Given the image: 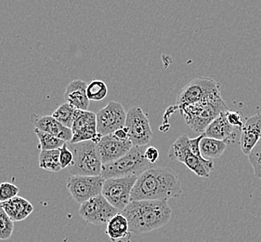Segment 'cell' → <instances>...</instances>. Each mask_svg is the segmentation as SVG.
I'll list each match as a JSON object with an SVG mask.
<instances>
[{
    "label": "cell",
    "mask_w": 261,
    "mask_h": 242,
    "mask_svg": "<svg viewBox=\"0 0 261 242\" xmlns=\"http://www.w3.org/2000/svg\"><path fill=\"white\" fill-rule=\"evenodd\" d=\"M226 148L227 144L224 142L204 135L200 142V152L203 158L206 160L212 161L215 158H220Z\"/></svg>",
    "instance_id": "cell-21"
},
{
    "label": "cell",
    "mask_w": 261,
    "mask_h": 242,
    "mask_svg": "<svg viewBox=\"0 0 261 242\" xmlns=\"http://www.w3.org/2000/svg\"><path fill=\"white\" fill-rule=\"evenodd\" d=\"M248 159L254 170L255 176L261 179V139L248 155Z\"/></svg>",
    "instance_id": "cell-27"
},
{
    "label": "cell",
    "mask_w": 261,
    "mask_h": 242,
    "mask_svg": "<svg viewBox=\"0 0 261 242\" xmlns=\"http://www.w3.org/2000/svg\"><path fill=\"white\" fill-rule=\"evenodd\" d=\"M71 130L73 132V138L70 142L71 143L87 141L98 143L102 137L97 132L96 114L90 111H77Z\"/></svg>",
    "instance_id": "cell-13"
},
{
    "label": "cell",
    "mask_w": 261,
    "mask_h": 242,
    "mask_svg": "<svg viewBox=\"0 0 261 242\" xmlns=\"http://www.w3.org/2000/svg\"><path fill=\"white\" fill-rule=\"evenodd\" d=\"M117 139H119L121 141H126V140H129V137H128V133L126 132L125 128H122L117 130L116 132L113 133Z\"/></svg>",
    "instance_id": "cell-32"
},
{
    "label": "cell",
    "mask_w": 261,
    "mask_h": 242,
    "mask_svg": "<svg viewBox=\"0 0 261 242\" xmlns=\"http://www.w3.org/2000/svg\"><path fill=\"white\" fill-rule=\"evenodd\" d=\"M133 147L130 140L121 141L114 134H109L101 137L97 143V152L103 165L122 158L126 153L129 152Z\"/></svg>",
    "instance_id": "cell-14"
},
{
    "label": "cell",
    "mask_w": 261,
    "mask_h": 242,
    "mask_svg": "<svg viewBox=\"0 0 261 242\" xmlns=\"http://www.w3.org/2000/svg\"><path fill=\"white\" fill-rule=\"evenodd\" d=\"M226 116H227V120L231 126L242 130V128L244 126V123H245V121L243 119L242 113L238 111L228 110L226 112Z\"/></svg>",
    "instance_id": "cell-30"
},
{
    "label": "cell",
    "mask_w": 261,
    "mask_h": 242,
    "mask_svg": "<svg viewBox=\"0 0 261 242\" xmlns=\"http://www.w3.org/2000/svg\"><path fill=\"white\" fill-rule=\"evenodd\" d=\"M144 155L147 160L153 165L159 158V150L154 147H147Z\"/></svg>",
    "instance_id": "cell-31"
},
{
    "label": "cell",
    "mask_w": 261,
    "mask_h": 242,
    "mask_svg": "<svg viewBox=\"0 0 261 242\" xmlns=\"http://www.w3.org/2000/svg\"><path fill=\"white\" fill-rule=\"evenodd\" d=\"M120 211L111 205L102 195L97 196L80 205L79 215L85 221L95 226L107 225Z\"/></svg>",
    "instance_id": "cell-11"
},
{
    "label": "cell",
    "mask_w": 261,
    "mask_h": 242,
    "mask_svg": "<svg viewBox=\"0 0 261 242\" xmlns=\"http://www.w3.org/2000/svg\"><path fill=\"white\" fill-rule=\"evenodd\" d=\"M121 213L127 219L133 235L161 228L172 218V209L166 200L131 201Z\"/></svg>",
    "instance_id": "cell-2"
},
{
    "label": "cell",
    "mask_w": 261,
    "mask_h": 242,
    "mask_svg": "<svg viewBox=\"0 0 261 242\" xmlns=\"http://www.w3.org/2000/svg\"><path fill=\"white\" fill-rule=\"evenodd\" d=\"M77 111V109L69 105L68 103H64L53 112V116L60 123H62L63 126L72 129Z\"/></svg>",
    "instance_id": "cell-23"
},
{
    "label": "cell",
    "mask_w": 261,
    "mask_h": 242,
    "mask_svg": "<svg viewBox=\"0 0 261 242\" xmlns=\"http://www.w3.org/2000/svg\"><path fill=\"white\" fill-rule=\"evenodd\" d=\"M261 139V113L246 118L241 130L240 148L248 156Z\"/></svg>",
    "instance_id": "cell-15"
},
{
    "label": "cell",
    "mask_w": 261,
    "mask_h": 242,
    "mask_svg": "<svg viewBox=\"0 0 261 242\" xmlns=\"http://www.w3.org/2000/svg\"><path fill=\"white\" fill-rule=\"evenodd\" d=\"M106 234L113 242L130 237L128 221L121 212L113 217L107 224Z\"/></svg>",
    "instance_id": "cell-20"
},
{
    "label": "cell",
    "mask_w": 261,
    "mask_h": 242,
    "mask_svg": "<svg viewBox=\"0 0 261 242\" xmlns=\"http://www.w3.org/2000/svg\"><path fill=\"white\" fill-rule=\"evenodd\" d=\"M221 86L215 79L200 77L190 81L178 92L176 107L214 100L221 97Z\"/></svg>",
    "instance_id": "cell-6"
},
{
    "label": "cell",
    "mask_w": 261,
    "mask_h": 242,
    "mask_svg": "<svg viewBox=\"0 0 261 242\" xmlns=\"http://www.w3.org/2000/svg\"><path fill=\"white\" fill-rule=\"evenodd\" d=\"M68 148L73 153V163L68 168L72 175L100 176L102 162L97 152V143L92 141L71 143Z\"/></svg>",
    "instance_id": "cell-5"
},
{
    "label": "cell",
    "mask_w": 261,
    "mask_h": 242,
    "mask_svg": "<svg viewBox=\"0 0 261 242\" xmlns=\"http://www.w3.org/2000/svg\"><path fill=\"white\" fill-rule=\"evenodd\" d=\"M14 230V222L6 213L0 205V240L11 238Z\"/></svg>",
    "instance_id": "cell-26"
},
{
    "label": "cell",
    "mask_w": 261,
    "mask_h": 242,
    "mask_svg": "<svg viewBox=\"0 0 261 242\" xmlns=\"http://www.w3.org/2000/svg\"><path fill=\"white\" fill-rule=\"evenodd\" d=\"M73 153L69 149L67 142H65L63 148H61V154H60V164H61L62 170L69 168L73 163Z\"/></svg>",
    "instance_id": "cell-29"
},
{
    "label": "cell",
    "mask_w": 261,
    "mask_h": 242,
    "mask_svg": "<svg viewBox=\"0 0 261 242\" xmlns=\"http://www.w3.org/2000/svg\"><path fill=\"white\" fill-rule=\"evenodd\" d=\"M60 154L61 148L50 151H41L38 156L39 168L53 173L61 172L62 167L60 164Z\"/></svg>",
    "instance_id": "cell-22"
},
{
    "label": "cell",
    "mask_w": 261,
    "mask_h": 242,
    "mask_svg": "<svg viewBox=\"0 0 261 242\" xmlns=\"http://www.w3.org/2000/svg\"><path fill=\"white\" fill-rule=\"evenodd\" d=\"M20 188L11 183L0 184V203L11 200L18 196Z\"/></svg>",
    "instance_id": "cell-28"
},
{
    "label": "cell",
    "mask_w": 261,
    "mask_h": 242,
    "mask_svg": "<svg viewBox=\"0 0 261 242\" xmlns=\"http://www.w3.org/2000/svg\"><path fill=\"white\" fill-rule=\"evenodd\" d=\"M182 194L178 175L170 168L151 167L138 176L131 192V201L167 200Z\"/></svg>",
    "instance_id": "cell-1"
},
{
    "label": "cell",
    "mask_w": 261,
    "mask_h": 242,
    "mask_svg": "<svg viewBox=\"0 0 261 242\" xmlns=\"http://www.w3.org/2000/svg\"><path fill=\"white\" fill-rule=\"evenodd\" d=\"M105 180L101 176L72 175L66 183L73 200L80 205L86 201L101 195Z\"/></svg>",
    "instance_id": "cell-10"
},
{
    "label": "cell",
    "mask_w": 261,
    "mask_h": 242,
    "mask_svg": "<svg viewBox=\"0 0 261 242\" xmlns=\"http://www.w3.org/2000/svg\"><path fill=\"white\" fill-rule=\"evenodd\" d=\"M147 147H133L122 158L110 163L103 164L100 176L105 180L127 176H140L152 167L145 158Z\"/></svg>",
    "instance_id": "cell-4"
},
{
    "label": "cell",
    "mask_w": 261,
    "mask_h": 242,
    "mask_svg": "<svg viewBox=\"0 0 261 242\" xmlns=\"http://www.w3.org/2000/svg\"><path fill=\"white\" fill-rule=\"evenodd\" d=\"M187 134H183L174 142L168 151L170 160H178L190 168L193 174L202 178H208L214 163L211 160L201 159L196 157L191 150Z\"/></svg>",
    "instance_id": "cell-7"
},
{
    "label": "cell",
    "mask_w": 261,
    "mask_h": 242,
    "mask_svg": "<svg viewBox=\"0 0 261 242\" xmlns=\"http://www.w3.org/2000/svg\"><path fill=\"white\" fill-rule=\"evenodd\" d=\"M34 132L38 138V141H39L38 148L41 151H50V150L60 149V148H63V144L66 142H64L63 140L59 139L57 137L48 134L47 132H41L37 129H35Z\"/></svg>",
    "instance_id": "cell-24"
},
{
    "label": "cell",
    "mask_w": 261,
    "mask_h": 242,
    "mask_svg": "<svg viewBox=\"0 0 261 242\" xmlns=\"http://www.w3.org/2000/svg\"><path fill=\"white\" fill-rule=\"evenodd\" d=\"M174 110L178 109L184 120L193 131L203 134L209 124L220 116L222 112L229 110L222 97L214 100L202 102L193 105L173 107Z\"/></svg>",
    "instance_id": "cell-3"
},
{
    "label": "cell",
    "mask_w": 261,
    "mask_h": 242,
    "mask_svg": "<svg viewBox=\"0 0 261 242\" xmlns=\"http://www.w3.org/2000/svg\"><path fill=\"white\" fill-rule=\"evenodd\" d=\"M0 205L14 223L27 219L34 211V206L31 202L19 196L0 203Z\"/></svg>",
    "instance_id": "cell-19"
},
{
    "label": "cell",
    "mask_w": 261,
    "mask_h": 242,
    "mask_svg": "<svg viewBox=\"0 0 261 242\" xmlns=\"http://www.w3.org/2000/svg\"><path fill=\"white\" fill-rule=\"evenodd\" d=\"M126 112L122 104L111 101L96 114L97 132L101 136L113 134L125 127Z\"/></svg>",
    "instance_id": "cell-12"
},
{
    "label": "cell",
    "mask_w": 261,
    "mask_h": 242,
    "mask_svg": "<svg viewBox=\"0 0 261 242\" xmlns=\"http://www.w3.org/2000/svg\"><path fill=\"white\" fill-rule=\"evenodd\" d=\"M226 112H222L220 116H217L205 129L203 134L205 137L222 141L228 146L235 142L236 133L234 128L227 120Z\"/></svg>",
    "instance_id": "cell-17"
},
{
    "label": "cell",
    "mask_w": 261,
    "mask_h": 242,
    "mask_svg": "<svg viewBox=\"0 0 261 242\" xmlns=\"http://www.w3.org/2000/svg\"><path fill=\"white\" fill-rule=\"evenodd\" d=\"M125 130L134 147H147L152 138L151 124L141 107L133 106L126 112Z\"/></svg>",
    "instance_id": "cell-9"
},
{
    "label": "cell",
    "mask_w": 261,
    "mask_h": 242,
    "mask_svg": "<svg viewBox=\"0 0 261 242\" xmlns=\"http://www.w3.org/2000/svg\"><path fill=\"white\" fill-rule=\"evenodd\" d=\"M87 88L88 83L83 80L76 79L70 82L63 95L65 103L77 110L88 111L90 101L87 95Z\"/></svg>",
    "instance_id": "cell-18"
},
{
    "label": "cell",
    "mask_w": 261,
    "mask_h": 242,
    "mask_svg": "<svg viewBox=\"0 0 261 242\" xmlns=\"http://www.w3.org/2000/svg\"><path fill=\"white\" fill-rule=\"evenodd\" d=\"M31 122L35 129L43 132H47L53 136L57 137L64 142H70L73 138L72 130L63 126L53 116H37L32 115Z\"/></svg>",
    "instance_id": "cell-16"
},
{
    "label": "cell",
    "mask_w": 261,
    "mask_h": 242,
    "mask_svg": "<svg viewBox=\"0 0 261 242\" xmlns=\"http://www.w3.org/2000/svg\"><path fill=\"white\" fill-rule=\"evenodd\" d=\"M108 94V88L105 81L102 80H92L87 88V95L89 101L103 100Z\"/></svg>",
    "instance_id": "cell-25"
},
{
    "label": "cell",
    "mask_w": 261,
    "mask_h": 242,
    "mask_svg": "<svg viewBox=\"0 0 261 242\" xmlns=\"http://www.w3.org/2000/svg\"><path fill=\"white\" fill-rule=\"evenodd\" d=\"M138 176H127L121 178L105 180L101 195L111 205L122 212L130 203L131 192Z\"/></svg>",
    "instance_id": "cell-8"
},
{
    "label": "cell",
    "mask_w": 261,
    "mask_h": 242,
    "mask_svg": "<svg viewBox=\"0 0 261 242\" xmlns=\"http://www.w3.org/2000/svg\"><path fill=\"white\" fill-rule=\"evenodd\" d=\"M129 238H130V237H125V238H123V239H121V240H117V241L115 242H131Z\"/></svg>",
    "instance_id": "cell-33"
}]
</instances>
